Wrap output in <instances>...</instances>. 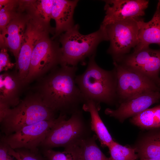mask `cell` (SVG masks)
I'll return each mask as SVG.
<instances>
[{
	"mask_svg": "<svg viewBox=\"0 0 160 160\" xmlns=\"http://www.w3.org/2000/svg\"><path fill=\"white\" fill-rule=\"evenodd\" d=\"M79 0H53L52 19L55 22L54 39L75 25L73 15Z\"/></svg>",
	"mask_w": 160,
	"mask_h": 160,
	"instance_id": "2e32d148",
	"label": "cell"
},
{
	"mask_svg": "<svg viewBox=\"0 0 160 160\" xmlns=\"http://www.w3.org/2000/svg\"><path fill=\"white\" fill-rule=\"evenodd\" d=\"M95 134L81 141L80 145L82 160H110L97 145Z\"/></svg>",
	"mask_w": 160,
	"mask_h": 160,
	"instance_id": "603a6c76",
	"label": "cell"
},
{
	"mask_svg": "<svg viewBox=\"0 0 160 160\" xmlns=\"http://www.w3.org/2000/svg\"><path fill=\"white\" fill-rule=\"evenodd\" d=\"M19 0H0V28L2 31L19 12Z\"/></svg>",
	"mask_w": 160,
	"mask_h": 160,
	"instance_id": "cb8c5ba5",
	"label": "cell"
},
{
	"mask_svg": "<svg viewBox=\"0 0 160 160\" xmlns=\"http://www.w3.org/2000/svg\"><path fill=\"white\" fill-rule=\"evenodd\" d=\"M100 104L92 100H87L83 104L82 110L89 113L91 129L96 135L103 148L108 147L114 140L99 113Z\"/></svg>",
	"mask_w": 160,
	"mask_h": 160,
	"instance_id": "ac0fdd59",
	"label": "cell"
},
{
	"mask_svg": "<svg viewBox=\"0 0 160 160\" xmlns=\"http://www.w3.org/2000/svg\"><path fill=\"white\" fill-rule=\"evenodd\" d=\"M142 18L116 22L105 26L110 42L107 52L116 62L136 46ZM105 26V25H104Z\"/></svg>",
	"mask_w": 160,
	"mask_h": 160,
	"instance_id": "52a82bcc",
	"label": "cell"
},
{
	"mask_svg": "<svg viewBox=\"0 0 160 160\" xmlns=\"http://www.w3.org/2000/svg\"><path fill=\"white\" fill-rule=\"evenodd\" d=\"M48 32L36 43L33 50L24 86L44 76L62 64V52L58 38H50Z\"/></svg>",
	"mask_w": 160,
	"mask_h": 160,
	"instance_id": "8992f818",
	"label": "cell"
},
{
	"mask_svg": "<svg viewBox=\"0 0 160 160\" xmlns=\"http://www.w3.org/2000/svg\"><path fill=\"white\" fill-rule=\"evenodd\" d=\"M53 0H20V8L31 17L49 25Z\"/></svg>",
	"mask_w": 160,
	"mask_h": 160,
	"instance_id": "ffe728a7",
	"label": "cell"
},
{
	"mask_svg": "<svg viewBox=\"0 0 160 160\" xmlns=\"http://www.w3.org/2000/svg\"><path fill=\"white\" fill-rule=\"evenodd\" d=\"M77 70V66L60 65L37 79L33 89L48 108L56 112L71 115L85 101L75 82Z\"/></svg>",
	"mask_w": 160,
	"mask_h": 160,
	"instance_id": "6da1fadb",
	"label": "cell"
},
{
	"mask_svg": "<svg viewBox=\"0 0 160 160\" xmlns=\"http://www.w3.org/2000/svg\"><path fill=\"white\" fill-rule=\"evenodd\" d=\"M160 100V92L147 91L120 103L116 109L106 108L105 113L122 123L127 118L136 115L158 103Z\"/></svg>",
	"mask_w": 160,
	"mask_h": 160,
	"instance_id": "4fadbf2b",
	"label": "cell"
},
{
	"mask_svg": "<svg viewBox=\"0 0 160 160\" xmlns=\"http://www.w3.org/2000/svg\"><path fill=\"white\" fill-rule=\"evenodd\" d=\"M14 150L18 154L21 160H45L39 151L34 152L25 148Z\"/></svg>",
	"mask_w": 160,
	"mask_h": 160,
	"instance_id": "4316f807",
	"label": "cell"
},
{
	"mask_svg": "<svg viewBox=\"0 0 160 160\" xmlns=\"http://www.w3.org/2000/svg\"><path fill=\"white\" fill-rule=\"evenodd\" d=\"M78 24L63 33L58 38L60 43L62 64L77 66L85 59L96 54L97 47L102 41H108L105 26L101 24L97 31L87 35L81 34Z\"/></svg>",
	"mask_w": 160,
	"mask_h": 160,
	"instance_id": "277c9868",
	"label": "cell"
},
{
	"mask_svg": "<svg viewBox=\"0 0 160 160\" xmlns=\"http://www.w3.org/2000/svg\"><path fill=\"white\" fill-rule=\"evenodd\" d=\"M150 130L141 136L133 148L140 159L160 158V128Z\"/></svg>",
	"mask_w": 160,
	"mask_h": 160,
	"instance_id": "d6986e66",
	"label": "cell"
},
{
	"mask_svg": "<svg viewBox=\"0 0 160 160\" xmlns=\"http://www.w3.org/2000/svg\"><path fill=\"white\" fill-rule=\"evenodd\" d=\"M14 151L9 145L0 141V160H14Z\"/></svg>",
	"mask_w": 160,
	"mask_h": 160,
	"instance_id": "83f0119b",
	"label": "cell"
},
{
	"mask_svg": "<svg viewBox=\"0 0 160 160\" xmlns=\"http://www.w3.org/2000/svg\"><path fill=\"white\" fill-rule=\"evenodd\" d=\"M56 113L46 106L35 92L28 94L17 105L7 110L0 122L1 130L4 135H8L25 126L55 119Z\"/></svg>",
	"mask_w": 160,
	"mask_h": 160,
	"instance_id": "3957f363",
	"label": "cell"
},
{
	"mask_svg": "<svg viewBox=\"0 0 160 160\" xmlns=\"http://www.w3.org/2000/svg\"><path fill=\"white\" fill-rule=\"evenodd\" d=\"M116 80V92L119 104L141 93L160 92V87L152 80L137 72L113 61Z\"/></svg>",
	"mask_w": 160,
	"mask_h": 160,
	"instance_id": "9c48e42d",
	"label": "cell"
},
{
	"mask_svg": "<svg viewBox=\"0 0 160 160\" xmlns=\"http://www.w3.org/2000/svg\"><path fill=\"white\" fill-rule=\"evenodd\" d=\"M54 35L55 28L47 25L29 16L23 42L16 62V68L20 79L24 84L29 73L31 57L37 41L45 34Z\"/></svg>",
	"mask_w": 160,
	"mask_h": 160,
	"instance_id": "30bf717a",
	"label": "cell"
},
{
	"mask_svg": "<svg viewBox=\"0 0 160 160\" xmlns=\"http://www.w3.org/2000/svg\"><path fill=\"white\" fill-rule=\"evenodd\" d=\"M66 119L67 115L60 113L58 117L55 119L26 126L10 135L1 136L0 141L14 149L25 148L34 152H39L38 147L49 131Z\"/></svg>",
	"mask_w": 160,
	"mask_h": 160,
	"instance_id": "ba28073f",
	"label": "cell"
},
{
	"mask_svg": "<svg viewBox=\"0 0 160 160\" xmlns=\"http://www.w3.org/2000/svg\"><path fill=\"white\" fill-rule=\"evenodd\" d=\"M81 109L51 129L40 146L42 149L64 148L80 144L81 141L91 136L93 132L90 121L84 118Z\"/></svg>",
	"mask_w": 160,
	"mask_h": 160,
	"instance_id": "5b68a950",
	"label": "cell"
},
{
	"mask_svg": "<svg viewBox=\"0 0 160 160\" xmlns=\"http://www.w3.org/2000/svg\"><path fill=\"white\" fill-rule=\"evenodd\" d=\"M108 148L110 160H136L139 157L134 148L122 146L114 141Z\"/></svg>",
	"mask_w": 160,
	"mask_h": 160,
	"instance_id": "d4e9b609",
	"label": "cell"
},
{
	"mask_svg": "<svg viewBox=\"0 0 160 160\" xmlns=\"http://www.w3.org/2000/svg\"><path fill=\"white\" fill-rule=\"evenodd\" d=\"M80 143L65 147L63 151L42 149L41 153L45 160H82Z\"/></svg>",
	"mask_w": 160,
	"mask_h": 160,
	"instance_id": "7402d4cb",
	"label": "cell"
},
{
	"mask_svg": "<svg viewBox=\"0 0 160 160\" xmlns=\"http://www.w3.org/2000/svg\"><path fill=\"white\" fill-rule=\"evenodd\" d=\"M155 44L160 47V0L158 2L154 14L149 21L141 22L138 35V43L134 49L136 52Z\"/></svg>",
	"mask_w": 160,
	"mask_h": 160,
	"instance_id": "e0dca14e",
	"label": "cell"
},
{
	"mask_svg": "<svg viewBox=\"0 0 160 160\" xmlns=\"http://www.w3.org/2000/svg\"><path fill=\"white\" fill-rule=\"evenodd\" d=\"M24 85L17 72L9 71L0 75V104L13 108L19 103L21 90Z\"/></svg>",
	"mask_w": 160,
	"mask_h": 160,
	"instance_id": "9a60e30c",
	"label": "cell"
},
{
	"mask_svg": "<svg viewBox=\"0 0 160 160\" xmlns=\"http://www.w3.org/2000/svg\"><path fill=\"white\" fill-rule=\"evenodd\" d=\"M104 1L105 15L101 24L105 26L116 22L143 18L149 2L146 0Z\"/></svg>",
	"mask_w": 160,
	"mask_h": 160,
	"instance_id": "7c38bea8",
	"label": "cell"
},
{
	"mask_svg": "<svg viewBox=\"0 0 160 160\" xmlns=\"http://www.w3.org/2000/svg\"><path fill=\"white\" fill-rule=\"evenodd\" d=\"M95 56L89 58L84 72L76 75V83L85 101L92 100L99 104L102 103L113 105L118 102L115 70L108 71L100 67L95 62Z\"/></svg>",
	"mask_w": 160,
	"mask_h": 160,
	"instance_id": "7a4b0ae2",
	"label": "cell"
},
{
	"mask_svg": "<svg viewBox=\"0 0 160 160\" xmlns=\"http://www.w3.org/2000/svg\"><path fill=\"white\" fill-rule=\"evenodd\" d=\"M16 65V63H12L8 53L7 48H1L0 52V72H5L12 69Z\"/></svg>",
	"mask_w": 160,
	"mask_h": 160,
	"instance_id": "484cf974",
	"label": "cell"
},
{
	"mask_svg": "<svg viewBox=\"0 0 160 160\" xmlns=\"http://www.w3.org/2000/svg\"><path fill=\"white\" fill-rule=\"evenodd\" d=\"M140 160H160V158L152 159H143Z\"/></svg>",
	"mask_w": 160,
	"mask_h": 160,
	"instance_id": "f1b7e54d",
	"label": "cell"
},
{
	"mask_svg": "<svg viewBox=\"0 0 160 160\" xmlns=\"http://www.w3.org/2000/svg\"><path fill=\"white\" fill-rule=\"evenodd\" d=\"M115 62L146 76L160 87V49L149 47L127 54Z\"/></svg>",
	"mask_w": 160,
	"mask_h": 160,
	"instance_id": "8fae6325",
	"label": "cell"
},
{
	"mask_svg": "<svg viewBox=\"0 0 160 160\" xmlns=\"http://www.w3.org/2000/svg\"><path fill=\"white\" fill-rule=\"evenodd\" d=\"M130 121L142 129H151L160 128V112L157 105L148 108L132 117Z\"/></svg>",
	"mask_w": 160,
	"mask_h": 160,
	"instance_id": "44dd1931",
	"label": "cell"
},
{
	"mask_svg": "<svg viewBox=\"0 0 160 160\" xmlns=\"http://www.w3.org/2000/svg\"></svg>",
	"mask_w": 160,
	"mask_h": 160,
	"instance_id": "f546056e",
	"label": "cell"
},
{
	"mask_svg": "<svg viewBox=\"0 0 160 160\" xmlns=\"http://www.w3.org/2000/svg\"><path fill=\"white\" fill-rule=\"evenodd\" d=\"M29 15L19 12L0 33V48L9 49L17 62L21 47Z\"/></svg>",
	"mask_w": 160,
	"mask_h": 160,
	"instance_id": "5bb4252c",
	"label": "cell"
}]
</instances>
